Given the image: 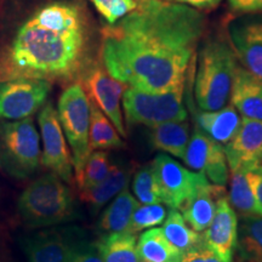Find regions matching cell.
<instances>
[{
	"label": "cell",
	"mask_w": 262,
	"mask_h": 262,
	"mask_svg": "<svg viewBox=\"0 0 262 262\" xmlns=\"http://www.w3.org/2000/svg\"><path fill=\"white\" fill-rule=\"evenodd\" d=\"M205 18L170 0H139L136 9L102 31V61L114 79L148 93L183 88Z\"/></svg>",
	"instance_id": "1"
},
{
	"label": "cell",
	"mask_w": 262,
	"mask_h": 262,
	"mask_svg": "<svg viewBox=\"0 0 262 262\" xmlns=\"http://www.w3.org/2000/svg\"><path fill=\"white\" fill-rule=\"evenodd\" d=\"M84 48L85 26L58 27L39 10L19 27L0 58V81L70 78L80 67Z\"/></svg>",
	"instance_id": "2"
},
{
	"label": "cell",
	"mask_w": 262,
	"mask_h": 262,
	"mask_svg": "<svg viewBox=\"0 0 262 262\" xmlns=\"http://www.w3.org/2000/svg\"><path fill=\"white\" fill-rule=\"evenodd\" d=\"M17 206L19 217L29 228L52 227L78 219L72 191L54 172L34 180L22 192Z\"/></svg>",
	"instance_id": "3"
},
{
	"label": "cell",
	"mask_w": 262,
	"mask_h": 262,
	"mask_svg": "<svg viewBox=\"0 0 262 262\" xmlns=\"http://www.w3.org/2000/svg\"><path fill=\"white\" fill-rule=\"evenodd\" d=\"M238 62L233 49L224 39H210L198 57L194 95L203 111H219L231 96Z\"/></svg>",
	"instance_id": "4"
},
{
	"label": "cell",
	"mask_w": 262,
	"mask_h": 262,
	"mask_svg": "<svg viewBox=\"0 0 262 262\" xmlns=\"http://www.w3.org/2000/svg\"><path fill=\"white\" fill-rule=\"evenodd\" d=\"M41 160L40 139L31 117L0 122V168L17 180L38 170Z\"/></svg>",
	"instance_id": "5"
},
{
	"label": "cell",
	"mask_w": 262,
	"mask_h": 262,
	"mask_svg": "<svg viewBox=\"0 0 262 262\" xmlns=\"http://www.w3.org/2000/svg\"><path fill=\"white\" fill-rule=\"evenodd\" d=\"M182 95L183 88L165 93H148L127 86L123 94L127 124L155 127L168 122H183L187 118V112L183 106Z\"/></svg>",
	"instance_id": "6"
},
{
	"label": "cell",
	"mask_w": 262,
	"mask_h": 262,
	"mask_svg": "<svg viewBox=\"0 0 262 262\" xmlns=\"http://www.w3.org/2000/svg\"><path fill=\"white\" fill-rule=\"evenodd\" d=\"M58 119L64 137L72 149L75 175L80 171L90 156V100L79 84L68 86L58 100Z\"/></svg>",
	"instance_id": "7"
},
{
	"label": "cell",
	"mask_w": 262,
	"mask_h": 262,
	"mask_svg": "<svg viewBox=\"0 0 262 262\" xmlns=\"http://www.w3.org/2000/svg\"><path fill=\"white\" fill-rule=\"evenodd\" d=\"M86 235L75 226L52 227L24 235L19 245L28 262H71L75 248Z\"/></svg>",
	"instance_id": "8"
},
{
	"label": "cell",
	"mask_w": 262,
	"mask_h": 262,
	"mask_svg": "<svg viewBox=\"0 0 262 262\" xmlns=\"http://www.w3.org/2000/svg\"><path fill=\"white\" fill-rule=\"evenodd\" d=\"M162 193L163 204L181 209L210 181L203 172H192L181 164L160 153L152 162Z\"/></svg>",
	"instance_id": "9"
},
{
	"label": "cell",
	"mask_w": 262,
	"mask_h": 262,
	"mask_svg": "<svg viewBox=\"0 0 262 262\" xmlns=\"http://www.w3.org/2000/svg\"><path fill=\"white\" fill-rule=\"evenodd\" d=\"M50 80L15 78L0 81V119L22 120L32 117L48 100Z\"/></svg>",
	"instance_id": "10"
},
{
	"label": "cell",
	"mask_w": 262,
	"mask_h": 262,
	"mask_svg": "<svg viewBox=\"0 0 262 262\" xmlns=\"http://www.w3.org/2000/svg\"><path fill=\"white\" fill-rule=\"evenodd\" d=\"M38 122L42 140L41 163L64 182L71 183L73 179V160L66 143L58 113L51 102L41 108Z\"/></svg>",
	"instance_id": "11"
},
{
	"label": "cell",
	"mask_w": 262,
	"mask_h": 262,
	"mask_svg": "<svg viewBox=\"0 0 262 262\" xmlns=\"http://www.w3.org/2000/svg\"><path fill=\"white\" fill-rule=\"evenodd\" d=\"M183 162L193 170L204 173L214 185L226 186L228 181V164L224 147L198 126L189 137Z\"/></svg>",
	"instance_id": "12"
},
{
	"label": "cell",
	"mask_w": 262,
	"mask_h": 262,
	"mask_svg": "<svg viewBox=\"0 0 262 262\" xmlns=\"http://www.w3.org/2000/svg\"><path fill=\"white\" fill-rule=\"evenodd\" d=\"M84 86L90 95L91 101L96 103L108 119L113 123L118 133L126 137V130L120 108V98L127 85L114 78L100 64H94L84 74Z\"/></svg>",
	"instance_id": "13"
},
{
	"label": "cell",
	"mask_w": 262,
	"mask_h": 262,
	"mask_svg": "<svg viewBox=\"0 0 262 262\" xmlns=\"http://www.w3.org/2000/svg\"><path fill=\"white\" fill-rule=\"evenodd\" d=\"M228 37L243 67L262 80V18L234 19L228 26Z\"/></svg>",
	"instance_id": "14"
},
{
	"label": "cell",
	"mask_w": 262,
	"mask_h": 262,
	"mask_svg": "<svg viewBox=\"0 0 262 262\" xmlns=\"http://www.w3.org/2000/svg\"><path fill=\"white\" fill-rule=\"evenodd\" d=\"M229 171H250L262 165V122L242 119L235 135L224 147Z\"/></svg>",
	"instance_id": "15"
},
{
	"label": "cell",
	"mask_w": 262,
	"mask_h": 262,
	"mask_svg": "<svg viewBox=\"0 0 262 262\" xmlns=\"http://www.w3.org/2000/svg\"><path fill=\"white\" fill-rule=\"evenodd\" d=\"M203 243L225 261L233 262L238 241V215L228 202V196L217 201L211 224L202 234Z\"/></svg>",
	"instance_id": "16"
},
{
	"label": "cell",
	"mask_w": 262,
	"mask_h": 262,
	"mask_svg": "<svg viewBox=\"0 0 262 262\" xmlns=\"http://www.w3.org/2000/svg\"><path fill=\"white\" fill-rule=\"evenodd\" d=\"M229 101L243 118L262 122V80L239 64Z\"/></svg>",
	"instance_id": "17"
},
{
	"label": "cell",
	"mask_w": 262,
	"mask_h": 262,
	"mask_svg": "<svg viewBox=\"0 0 262 262\" xmlns=\"http://www.w3.org/2000/svg\"><path fill=\"white\" fill-rule=\"evenodd\" d=\"M226 195L227 192L225 186L209 183L180 210L192 229H194L195 232H204L214 219L217 201Z\"/></svg>",
	"instance_id": "18"
},
{
	"label": "cell",
	"mask_w": 262,
	"mask_h": 262,
	"mask_svg": "<svg viewBox=\"0 0 262 262\" xmlns=\"http://www.w3.org/2000/svg\"><path fill=\"white\" fill-rule=\"evenodd\" d=\"M133 168L130 166L112 165L110 172L102 181L94 187L80 191V199L93 212L100 211L108 202L127 187Z\"/></svg>",
	"instance_id": "19"
},
{
	"label": "cell",
	"mask_w": 262,
	"mask_h": 262,
	"mask_svg": "<svg viewBox=\"0 0 262 262\" xmlns=\"http://www.w3.org/2000/svg\"><path fill=\"white\" fill-rule=\"evenodd\" d=\"M198 127L216 142L226 145L241 126L242 118L237 110L229 104L219 111H204L196 114Z\"/></svg>",
	"instance_id": "20"
},
{
	"label": "cell",
	"mask_w": 262,
	"mask_h": 262,
	"mask_svg": "<svg viewBox=\"0 0 262 262\" xmlns=\"http://www.w3.org/2000/svg\"><path fill=\"white\" fill-rule=\"evenodd\" d=\"M139 206L137 199L125 188L113 198L97 222L100 235L126 232L134 211Z\"/></svg>",
	"instance_id": "21"
},
{
	"label": "cell",
	"mask_w": 262,
	"mask_h": 262,
	"mask_svg": "<svg viewBox=\"0 0 262 262\" xmlns=\"http://www.w3.org/2000/svg\"><path fill=\"white\" fill-rule=\"evenodd\" d=\"M149 141L156 149L163 150L175 158L183 160L189 141L188 123L183 120L159 124L152 127Z\"/></svg>",
	"instance_id": "22"
},
{
	"label": "cell",
	"mask_w": 262,
	"mask_h": 262,
	"mask_svg": "<svg viewBox=\"0 0 262 262\" xmlns=\"http://www.w3.org/2000/svg\"><path fill=\"white\" fill-rule=\"evenodd\" d=\"M137 251L141 262H180L182 253L164 235L162 228L143 232L137 241Z\"/></svg>",
	"instance_id": "23"
},
{
	"label": "cell",
	"mask_w": 262,
	"mask_h": 262,
	"mask_svg": "<svg viewBox=\"0 0 262 262\" xmlns=\"http://www.w3.org/2000/svg\"><path fill=\"white\" fill-rule=\"evenodd\" d=\"M95 243L103 262H141L136 234L129 232L104 234Z\"/></svg>",
	"instance_id": "24"
},
{
	"label": "cell",
	"mask_w": 262,
	"mask_h": 262,
	"mask_svg": "<svg viewBox=\"0 0 262 262\" xmlns=\"http://www.w3.org/2000/svg\"><path fill=\"white\" fill-rule=\"evenodd\" d=\"M162 231L170 243L182 254L204 244L202 234L186 225V220L178 209H171L169 211L163 222Z\"/></svg>",
	"instance_id": "25"
},
{
	"label": "cell",
	"mask_w": 262,
	"mask_h": 262,
	"mask_svg": "<svg viewBox=\"0 0 262 262\" xmlns=\"http://www.w3.org/2000/svg\"><path fill=\"white\" fill-rule=\"evenodd\" d=\"M89 145L91 150L119 148L124 146L116 126L93 101H90Z\"/></svg>",
	"instance_id": "26"
},
{
	"label": "cell",
	"mask_w": 262,
	"mask_h": 262,
	"mask_svg": "<svg viewBox=\"0 0 262 262\" xmlns=\"http://www.w3.org/2000/svg\"><path fill=\"white\" fill-rule=\"evenodd\" d=\"M235 249L243 262H262V216L242 219Z\"/></svg>",
	"instance_id": "27"
},
{
	"label": "cell",
	"mask_w": 262,
	"mask_h": 262,
	"mask_svg": "<svg viewBox=\"0 0 262 262\" xmlns=\"http://www.w3.org/2000/svg\"><path fill=\"white\" fill-rule=\"evenodd\" d=\"M228 202L235 214L242 219L262 216L255 199L254 193L249 185L247 171L234 170L231 171V185H229Z\"/></svg>",
	"instance_id": "28"
},
{
	"label": "cell",
	"mask_w": 262,
	"mask_h": 262,
	"mask_svg": "<svg viewBox=\"0 0 262 262\" xmlns=\"http://www.w3.org/2000/svg\"><path fill=\"white\" fill-rule=\"evenodd\" d=\"M110 157L102 150H95L88 157L86 162L79 172L75 175L80 191L94 187L106 178L111 170Z\"/></svg>",
	"instance_id": "29"
},
{
	"label": "cell",
	"mask_w": 262,
	"mask_h": 262,
	"mask_svg": "<svg viewBox=\"0 0 262 262\" xmlns=\"http://www.w3.org/2000/svg\"><path fill=\"white\" fill-rule=\"evenodd\" d=\"M133 191L142 204H162V193L152 163L137 170L134 176Z\"/></svg>",
	"instance_id": "30"
},
{
	"label": "cell",
	"mask_w": 262,
	"mask_h": 262,
	"mask_svg": "<svg viewBox=\"0 0 262 262\" xmlns=\"http://www.w3.org/2000/svg\"><path fill=\"white\" fill-rule=\"evenodd\" d=\"M166 217V209L162 204H143L137 206L126 232L137 234L143 229L163 224Z\"/></svg>",
	"instance_id": "31"
},
{
	"label": "cell",
	"mask_w": 262,
	"mask_h": 262,
	"mask_svg": "<svg viewBox=\"0 0 262 262\" xmlns=\"http://www.w3.org/2000/svg\"><path fill=\"white\" fill-rule=\"evenodd\" d=\"M97 11L107 19L110 25L123 18L136 9L137 0H91Z\"/></svg>",
	"instance_id": "32"
},
{
	"label": "cell",
	"mask_w": 262,
	"mask_h": 262,
	"mask_svg": "<svg viewBox=\"0 0 262 262\" xmlns=\"http://www.w3.org/2000/svg\"><path fill=\"white\" fill-rule=\"evenodd\" d=\"M71 262H103L95 242L89 241L88 235L81 239L72 255Z\"/></svg>",
	"instance_id": "33"
},
{
	"label": "cell",
	"mask_w": 262,
	"mask_h": 262,
	"mask_svg": "<svg viewBox=\"0 0 262 262\" xmlns=\"http://www.w3.org/2000/svg\"><path fill=\"white\" fill-rule=\"evenodd\" d=\"M180 262H228L221 258L217 254L210 250L205 244H202L201 247L192 249L187 253L182 254V258Z\"/></svg>",
	"instance_id": "34"
},
{
	"label": "cell",
	"mask_w": 262,
	"mask_h": 262,
	"mask_svg": "<svg viewBox=\"0 0 262 262\" xmlns=\"http://www.w3.org/2000/svg\"><path fill=\"white\" fill-rule=\"evenodd\" d=\"M234 12L245 15H262V0H228Z\"/></svg>",
	"instance_id": "35"
},
{
	"label": "cell",
	"mask_w": 262,
	"mask_h": 262,
	"mask_svg": "<svg viewBox=\"0 0 262 262\" xmlns=\"http://www.w3.org/2000/svg\"><path fill=\"white\" fill-rule=\"evenodd\" d=\"M247 178L262 214V165L247 171Z\"/></svg>",
	"instance_id": "36"
},
{
	"label": "cell",
	"mask_w": 262,
	"mask_h": 262,
	"mask_svg": "<svg viewBox=\"0 0 262 262\" xmlns=\"http://www.w3.org/2000/svg\"><path fill=\"white\" fill-rule=\"evenodd\" d=\"M171 2L192 6V8H195V9L208 10V9H212L215 8V6H217L220 4L221 0H171Z\"/></svg>",
	"instance_id": "37"
},
{
	"label": "cell",
	"mask_w": 262,
	"mask_h": 262,
	"mask_svg": "<svg viewBox=\"0 0 262 262\" xmlns=\"http://www.w3.org/2000/svg\"><path fill=\"white\" fill-rule=\"evenodd\" d=\"M0 262H14L11 258L8 256H4V255H0Z\"/></svg>",
	"instance_id": "38"
},
{
	"label": "cell",
	"mask_w": 262,
	"mask_h": 262,
	"mask_svg": "<svg viewBox=\"0 0 262 262\" xmlns=\"http://www.w3.org/2000/svg\"><path fill=\"white\" fill-rule=\"evenodd\" d=\"M137 2H139V0H137Z\"/></svg>",
	"instance_id": "39"
},
{
	"label": "cell",
	"mask_w": 262,
	"mask_h": 262,
	"mask_svg": "<svg viewBox=\"0 0 262 262\" xmlns=\"http://www.w3.org/2000/svg\"><path fill=\"white\" fill-rule=\"evenodd\" d=\"M170 2H171V0H170Z\"/></svg>",
	"instance_id": "40"
}]
</instances>
